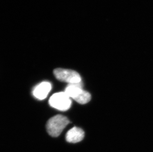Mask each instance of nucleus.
Here are the masks:
<instances>
[{
    "label": "nucleus",
    "instance_id": "7ed1b4c3",
    "mask_svg": "<svg viewBox=\"0 0 153 152\" xmlns=\"http://www.w3.org/2000/svg\"><path fill=\"white\" fill-rule=\"evenodd\" d=\"M53 74L57 80L68 84L79 83L81 82V77L75 71L57 68L54 70Z\"/></svg>",
    "mask_w": 153,
    "mask_h": 152
},
{
    "label": "nucleus",
    "instance_id": "20e7f679",
    "mask_svg": "<svg viewBox=\"0 0 153 152\" xmlns=\"http://www.w3.org/2000/svg\"><path fill=\"white\" fill-rule=\"evenodd\" d=\"M52 89V85L49 82H44L36 86L33 90L35 97L39 100H43L46 98Z\"/></svg>",
    "mask_w": 153,
    "mask_h": 152
},
{
    "label": "nucleus",
    "instance_id": "f03ea898",
    "mask_svg": "<svg viewBox=\"0 0 153 152\" xmlns=\"http://www.w3.org/2000/svg\"><path fill=\"white\" fill-rule=\"evenodd\" d=\"M49 103L52 107L62 111L68 110L71 105V98L65 92L53 94L50 98Z\"/></svg>",
    "mask_w": 153,
    "mask_h": 152
},
{
    "label": "nucleus",
    "instance_id": "39448f33",
    "mask_svg": "<svg viewBox=\"0 0 153 152\" xmlns=\"http://www.w3.org/2000/svg\"><path fill=\"white\" fill-rule=\"evenodd\" d=\"M84 137V132L82 129L77 127H74L67 132L66 140L72 143H78L82 140Z\"/></svg>",
    "mask_w": 153,
    "mask_h": 152
},
{
    "label": "nucleus",
    "instance_id": "423d86ee",
    "mask_svg": "<svg viewBox=\"0 0 153 152\" xmlns=\"http://www.w3.org/2000/svg\"><path fill=\"white\" fill-rule=\"evenodd\" d=\"M82 83L81 82L79 83L68 84L64 92L69 97L74 99L82 91Z\"/></svg>",
    "mask_w": 153,
    "mask_h": 152
},
{
    "label": "nucleus",
    "instance_id": "f257e3e1",
    "mask_svg": "<svg viewBox=\"0 0 153 152\" xmlns=\"http://www.w3.org/2000/svg\"><path fill=\"white\" fill-rule=\"evenodd\" d=\"M69 122V120L62 115H58L53 117L47 123L48 134L52 137H59Z\"/></svg>",
    "mask_w": 153,
    "mask_h": 152
},
{
    "label": "nucleus",
    "instance_id": "0eeeda50",
    "mask_svg": "<svg viewBox=\"0 0 153 152\" xmlns=\"http://www.w3.org/2000/svg\"><path fill=\"white\" fill-rule=\"evenodd\" d=\"M74 100L81 104H85L88 103L91 100V95L88 92L83 89L79 94L76 96Z\"/></svg>",
    "mask_w": 153,
    "mask_h": 152
}]
</instances>
